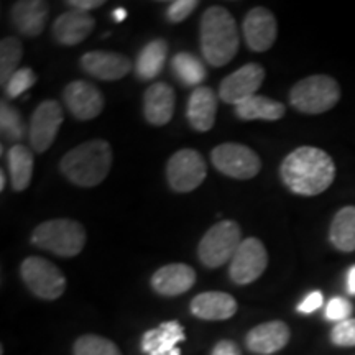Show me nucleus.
Masks as SVG:
<instances>
[{
  "label": "nucleus",
  "mask_w": 355,
  "mask_h": 355,
  "mask_svg": "<svg viewBox=\"0 0 355 355\" xmlns=\"http://www.w3.org/2000/svg\"><path fill=\"white\" fill-rule=\"evenodd\" d=\"M279 175L291 193L318 196L334 181L336 165L324 150L316 146H301L283 159Z\"/></svg>",
  "instance_id": "1"
},
{
  "label": "nucleus",
  "mask_w": 355,
  "mask_h": 355,
  "mask_svg": "<svg viewBox=\"0 0 355 355\" xmlns=\"http://www.w3.org/2000/svg\"><path fill=\"white\" fill-rule=\"evenodd\" d=\"M241 37L234 17L227 8L214 6L201 19V51L204 60L214 68L230 63L237 55Z\"/></svg>",
  "instance_id": "2"
},
{
  "label": "nucleus",
  "mask_w": 355,
  "mask_h": 355,
  "mask_svg": "<svg viewBox=\"0 0 355 355\" xmlns=\"http://www.w3.org/2000/svg\"><path fill=\"white\" fill-rule=\"evenodd\" d=\"M112 166V148L105 140H91L68 152L60 170L71 183L94 188L105 180Z\"/></svg>",
  "instance_id": "3"
},
{
  "label": "nucleus",
  "mask_w": 355,
  "mask_h": 355,
  "mask_svg": "<svg viewBox=\"0 0 355 355\" xmlns=\"http://www.w3.org/2000/svg\"><path fill=\"white\" fill-rule=\"evenodd\" d=\"M32 243L58 257H74L86 245V229L76 220L53 219L40 224L32 234Z\"/></svg>",
  "instance_id": "4"
},
{
  "label": "nucleus",
  "mask_w": 355,
  "mask_h": 355,
  "mask_svg": "<svg viewBox=\"0 0 355 355\" xmlns=\"http://www.w3.org/2000/svg\"><path fill=\"white\" fill-rule=\"evenodd\" d=\"M340 99V87L336 79L326 74L301 79L293 86L290 102L303 114H322L331 110Z\"/></svg>",
  "instance_id": "5"
},
{
  "label": "nucleus",
  "mask_w": 355,
  "mask_h": 355,
  "mask_svg": "<svg viewBox=\"0 0 355 355\" xmlns=\"http://www.w3.org/2000/svg\"><path fill=\"white\" fill-rule=\"evenodd\" d=\"M242 243L241 225L234 220H222L207 230L199 243V259L207 268H217L234 259Z\"/></svg>",
  "instance_id": "6"
},
{
  "label": "nucleus",
  "mask_w": 355,
  "mask_h": 355,
  "mask_svg": "<svg viewBox=\"0 0 355 355\" xmlns=\"http://www.w3.org/2000/svg\"><path fill=\"white\" fill-rule=\"evenodd\" d=\"M20 275L28 290L42 300H58L66 290L63 272L42 257H28L21 261Z\"/></svg>",
  "instance_id": "7"
},
{
  "label": "nucleus",
  "mask_w": 355,
  "mask_h": 355,
  "mask_svg": "<svg viewBox=\"0 0 355 355\" xmlns=\"http://www.w3.org/2000/svg\"><path fill=\"white\" fill-rule=\"evenodd\" d=\"M211 159L216 170L235 180H252L261 170V162L254 150L232 141L216 146Z\"/></svg>",
  "instance_id": "8"
},
{
  "label": "nucleus",
  "mask_w": 355,
  "mask_h": 355,
  "mask_svg": "<svg viewBox=\"0 0 355 355\" xmlns=\"http://www.w3.org/2000/svg\"><path fill=\"white\" fill-rule=\"evenodd\" d=\"M207 166L198 150L184 148L170 158L166 166V178L171 189L176 193H189L206 180Z\"/></svg>",
  "instance_id": "9"
},
{
  "label": "nucleus",
  "mask_w": 355,
  "mask_h": 355,
  "mask_svg": "<svg viewBox=\"0 0 355 355\" xmlns=\"http://www.w3.org/2000/svg\"><path fill=\"white\" fill-rule=\"evenodd\" d=\"M268 265V254L261 241L248 237L242 241L241 247L230 260L229 277L237 285H250L259 279Z\"/></svg>",
  "instance_id": "10"
},
{
  "label": "nucleus",
  "mask_w": 355,
  "mask_h": 355,
  "mask_svg": "<svg viewBox=\"0 0 355 355\" xmlns=\"http://www.w3.org/2000/svg\"><path fill=\"white\" fill-rule=\"evenodd\" d=\"M63 121L64 114L60 102L51 99L44 101L35 109L28 128L30 145L35 152L43 153L50 148Z\"/></svg>",
  "instance_id": "11"
},
{
  "label": "nucleus",
  "mask_w": 355,
  "mask_h": 355,
  "mask_svg": "<svg viewBox=\"0 0 355 355\" xmlns=\"http://www.w3.org/2000/svg\"><path fill=\"white\" fill-rule=\"evenodd\" d=\"M265 79V69L257 63H248L220 83L219 97L225 104L239 105L241 102L257 96Z\"/></svg>",
  "instance_id": "12"
},
{
  "label": "nucleus",
  "mask_w": 355,
  "mask_h": 355,
  "mask_svg": "<svg viewBox=\"0 0 355 355\" xmlns=\"http://www.w3.org/2000/svg\"><path fill=\"white\" fill-rule=\"evenodd\" d=\"M278 35L277 19L268 8L255 7L243 20V38L252 51L263 53L273 46Z\"/></svg>",
  "instance_id": "13"
},
{
  "label": "nucleus",
  "mask_w": 355,
  "mask_h": 355,
  "mask_svg": "<svg viewBox=\"0 0 355 355\" xmlns=\"http://www.w3.org/2000/svg\"><path fill=\"white\" fill-rule=\"evenodd\" d=\"M66 107L79 121H92L104 109V96L94 84L73 81L63 92Z\"/></svg>",
  "instance_id": "14"
},
{
  "label": "nucleus",
  "mask_w": 355,
  "mask_h": 355,
  "mask_svg": "<svg viewBox=\"0 0 355 355\" xmlns=\"http://www.w3.org/2000/svg\"><path fill=\"white\" fill-rule=\"evenodd\" d=\"M81 66L87 74L102 81H117L132 69V61L121 53L89 51L81 58Z\"/></svg>",
  "instance_id": "15"
},
{
  "label": "nucleus",
  "mask_w": 355,
  "mask_h": 355,
  "mask_svg": "<svg viewBox=\"0 0 355 355\" xmlns=\"http://www.w3.org/2000/svg\"><path fill=\"white\" fill-rule=\"evenodd\" d=\"M291 331L283 321H270L257 326L247 334L245 344L250 352L270 355L290 343Z\"/></svg>",
  "instance_id": "16"
},
{
  "label": "nucleus",
  "mask_w": 355,
  "mask_h": 355,
  "mask_svg": "<svg viewBox=\"0 0 355 355\" xmlns=\"http://www.w3.org/2000/svg\"><path fill=\"white\" fill-rule=\"evenodd\" d=\"M184 339V329L180 322H162L157 329L145 332L141 337V350L148 355H181L178 344Z\"/></svg>",
  "instance_id": "17"
},
{
  "label": "nucleus",
  "mask_w": 355,
  "mask_h": 355,
  "mask_svg": "<svg viewBox=\"0 0 355 355\" xmlns=\"http://www.w3.org/2000/svg\"><path fill=\"white\" fill-rule=\"evenodd\" d=\"M94 26V17H91L86 12L69 10L55 20L53 37L63 46H74V44L84 42L92 33Z\"/></svg>",
  "instance_id": "18"
},
{
  "label": "nucleus",
  "mask_w": 355,
  "mask_h": 355,
  "mask_svg": "<svg viewBox=\"0 0 355 355\" xmlns=\"http://www.w3.org/2000/svg\"><path fill=\"white\" fill-rule=\"evenodd\" d=\"M196 282V273L184 263H171L158 268L152 277V286L158 295L178 296L189 291Z\"/></svg>",
  "instance_id": "19"
},
{
  "label": "nucleus",
  "mask_w": 355,
  "mask_h": 355,
  "mask_svg": "<svg viewBox=\"0 0 355 355\" xmlns=\"http://www.w3.org/2000/svg\"><path fill=\"white\" fill-rule=\"evenodd\" d=\"M145 119L152 125H166L175 114V91L165 83H155L144 96Z\"/></svg>",
  "instance_id": "20"
},
{
  "label": "nucleus",
  "mask_w": 355,
  "mask_h": 355,
  "mask_svg": "<svg viewBox=\"0 0 355 355\" xmlns=\"http://www.w3.org/2000/svg\"><path fill=\"white\" fill-rule=\"evenodd\" d=\"M46 2L42 0H21V2L13 3L12 7V24L17 28V32L24 37H38L43 33L44 25L48 19Z\"/></svg>",
  "instance_id": "21"
},
{
  "label": "nucleus",
  "mask_w": 355,
  "mask_h": 355,
  "mask_svg": "<svg viewBox=\"0 0 355 355\" xmlns=\"http://www.w3.org/2000/svg\"><path fill=\"white\" fill-rule=\"evenodd\" d=\"M191 313L204 321H225L237 313V301L222 291L201 293L191 301Z\"/></svg>",
  "instance_id": "22"
},
{
  "label": "nucleus",
  "mask_w": 355,
  "mask_h": 355,
  "mask_svg": "<svg viewBox=\"0 0 355 355\" xmlns=\"http://www.w3.org/2000/svg\"><path fill=\"white\" fill-rule=\"evenodd\" d=\"M217 114V96L211 87H196L188 99L186 115L191 127L198 132H207L214 127Z\"/></svg>",
  "instance_id": "23"
},
{
  "label": "nucleus",
  "mask_w": 355,
  "mask_h": 355,
  "mask_svg": "<svg viewBox=\"0 0 355 355\" xmlns=\"http://www.w3.org/2000/svg\"><path fill=\"white\" fill-rule=\"evenodd\" d=\"M285 105L265 96H254L235 105V114L242 121H279L285 117Z\"/></svg>",
  "instance_id": "24"
},
{
  "label": "nucleus",
  "mask_w": 355,
  "mask_h": 355,
  "mask_svg": "<svg viewBox=\"0 0 355 355\" xmlns=\"http://www.w3.org/2000/svg\"><path fill=\"white\" fill-rule=\"evenodd\" d=\"M166 56H168V44L165 40L157 38V40H152L150 43H146L144 50L139 53V56H137V64H135L137 76L144 79V81L157 78L158 74L162 73L163 66H165Z\"/></svg>",
  "instance_id": "25"
},
{
  "label": "nucleus",
  "mask_w": 355,
  "mask_h": 355,
  "mask_svg": "<svg viewBox=\"0 0 355 355\" xmlns=\"http://www.w3.org/2000/svg\"><path fill=\"white\" fill-rule=\"evenodd\" d=\"M7 162L13 191H25L33 175V153L28 146L17 144L8 150Z\"/></svg>",
  "instance_id": "26"
},
{
  "label": "nucleus",
  "mask_w": 355,
  "mask_h": 355,
  "mask_svg": "<svg viewBox=\"0 0 355 355\" xmlns=\"http://www.w3.org/2000/svg\"><path fill=\"white\" fill-rule=\"evenodd\" d=\"M331 243L340 252L355 250V206L343 207L332 219L329 229Z\"/></svg>",
  "instance_id": "27"
},
{
  "label": "nucleus",
  "mask_w": 355,
  "mask_h": 355,
  "mask_svg": "<svg viewBox=\"0 0 355 355\" xmlns=\"http://www.w3.org/2000/svg\"><path fill=\"white\" fill-rule=\"evenodd\" d=\"M171 68L175 76L180 79L184 86H198L207 78V71L204 68L202 61L198 56L191 55L188 51H181L173 58Z\"/></svg>",
  "instance_id": "28"
},
{
  "label": "nucleus",
  "mask_w": 355,
  "mask_h": 355,
  "mask_svg": "<svg viewBox=\"0 0 355 355\" xmlns=\"http://www.w3.org/2000/svg\"><path fill=\"white\" fill-rule=\"evenodd\" d=\"M24 56V48L19 38L7 37L0 43V81L6 86L8 79L19 71V64Z\"/></svg>",
  "instance_id": "29"
},
{
  "label": "nucleus",
  "mask_w": 355,
  "mask_h": 355,
  "mask_svg": "<svg viewBox=\"0 0 355 355\" xmlns=\"http://www.w3.org/2000/svg\"><path fill=\"white\" fill-rule=\"evenodd\" d=\"M0 132H2L3 139L13 141L15 145L17 141L25 139L26 133V125L20 112L10 104H7L6 101H2V104H0Z\"/></svg>",
  "instance_id": "30"
},
{
  "label": "nucleus",
  "mask_w": 355,
  "mask_h": 355,
  "mask_svg": "<svg viewBox=\"0 0 355 355\" xmlns=\"http://www.w3.org/2000/svg\"><path fill=\"white\" fill-rule=\"evenodd\" d=\"M73 352L74 355H122L112 340L94 334L79 337Z\"/></svg>",
  "instance_id": "31"
},
{
  "label": "nucleus",
  "mask_w": 355,
  "mask_h": 355,
  "mask_svg": "<svg viewBox=\"0 0 355 355\" xmlns=\"http://www.w3.org/2000/svg\"><path fill=\"white\" fill-rule=\"evenodd\" d=\"M37 83V76L30 68H20L6 84V92L10 99L20 97Z\"/></svg>",
  "instance_id": "32"
},
{
  "label": "nucleus",
  "mask_w": 355,
  "mask_h": 355,
  "mask_svg": "<svg viewBox=\"0 0 355 355\" xmlns=\"http://www.w3.org/2000/svg\"><path fill=\"white\" fill-rule=\"evenodd\" d=\"M331 340L337 347H355V318L337 322L331 331Z\"/></svg>",
  "instance_id": "33"
},
{
  "label": "nucleus",
  "mask_w": 355,
  "mask_h": 355,
  "mask_svg": "<svg viewBox=\"0 0 355 355\" xmlns=\"http://www.w3.org/2000/svg\"><path fill=\"white\" fill-rule=\"evenodd\" d=\"M352 316V303L340 296L332 298L326 306V319L332 322L347 321Z\"/></svg>",
  "instance_id": "34"
},
{
  "label": "nucleus",
  "mask_w": 355,
  "mask_h": 355,
  "mask_svg": "<svg viewBox=\"0 0 355 355\" xmlns=\"http://www.w3.org/2000/svg\"><path fill=\"white\" fill-rule=\"evenodd\" d=\"M198 6V0H176V2H173L171 6L168 7L166 19L170 20L171 24H180V21H184L188 19Z\"/></svg>",
  "instance_id": "35"
},
{
  "label": "nucleus",
  "mask_w": 355,
  "mask_h": 355,
  "mask_svg": "<svg viewBox=\"0 0 355 355\" xmlns=\"http://www.w3.org/2000/svg\"><path fill=\"white\" fill-rule=\"evenodd\" d=\"M324 303V296L321 291H313L309 293L306 298L298 304V311L303 314H311L314 311H318Z\"/></svg>",
  "instance_id": "36"
},
{
  "label": "nucleus",
  "mask_w": 355,
  "mask_h": 355,
  "mask_svg": "<svg viewBox=\"0 0 355 355\" xmlns=\"http://www.w3.org/2000/svg\"><path fill=\"white\" fill-rule=\"evenodd\" d=\"M212 355H242L239 345L232 343V340H220L212 349Z\"/></svg>",
  "instance_id": "37"
},
{
  "label": "nucleus",
  "mask_w": 355,
  "mask_h": 355,
  "mask_svg": "<svg viewBox=\"0 0 355 355\" xmlns=\"http://www.w3.org/2000/svg\"><path fill=\"white\" fill-rule=\"evenodd\" d=\"M66 6L73 7V10L87 13L89 10H92V8L104 6V2H102V0H68V2H66Z\"/></svg>",
  "instance_id": "38"
},
{
  "label": "nucleus",
  "mask_w": 355,
  "mask_h": 355,
  "mask_svg": "<svg viewBox=\"0 0 355 355\" xmlns=\"http://www.w3.org/2000/svg\"><path fill=\"white\" fill-rule=\"evenodd\" d=\"M347 291L352 296H355V265H352L349 268V273H347Z\"/></svg>",
  "instance_id": "39"
},
{
  "label": "nucleus",
  "mask_w": 355,
  "mask_h": 355,
  "mask_svg": "<svg viewBox=\"0 0 355 355\" xmlns=\"http://www.w3.org/2000/svg\"><path fill=\"white\" fill-rule=\"evenodd\" d=\"M112 17H114L115 21H123L127 19V10H125V8H122V7L115 8V10L112 12Z\"/></svg>",
  "instance_id": "40"
},
{
  "label": "nucleus",
  "mask_w": 355,
  "mask_h": 355,
  "mask_svg": "<svg viewBox=\"0 0 355 355\" xmlns=\"http://www.w3.org/2000/svg\"><path fill=\"white\" fill-rule=\"evenodd\" d=\"M6 173H3V171H0V189H6Z\"/></svg>",
  "instance_id": "41"
}]
</instances>
